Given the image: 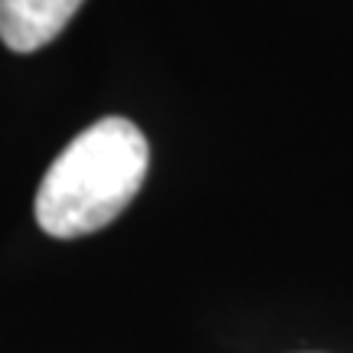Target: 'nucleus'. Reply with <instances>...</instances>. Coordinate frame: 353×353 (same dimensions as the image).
Masks as SVG:
<instances>
[{"label": "nucleus", "mask_w": 353, "mask_h": 353, "mask_svg": "<svg viewBox=\"0 0 353 353\" xmlns=\"http://www.w3.org/2000/svg\"><path fill=\"white\" fill-rule=\"evenodd\" d=\"M148 138L128 118H101L63 148L37 190L39 229L52 239L92 236L114 223L144 187Z\"/></svg>", "instance_id": "nucleus-1"}, {"label": "nucleus", "mask_w": 353, "mask_h": 353, "mask_svg": "<svg viewBox=\"0 0 353 353\" xmlns=\"http://www.w3.org/2000/svg\"><path fill=\"white\" fill-rule=\"evenodd\" d=\"M82 0H0V39L13 52H37L63 33Z\"/></svg>", "instance_id": "nucleus-2"}]
</instances>
